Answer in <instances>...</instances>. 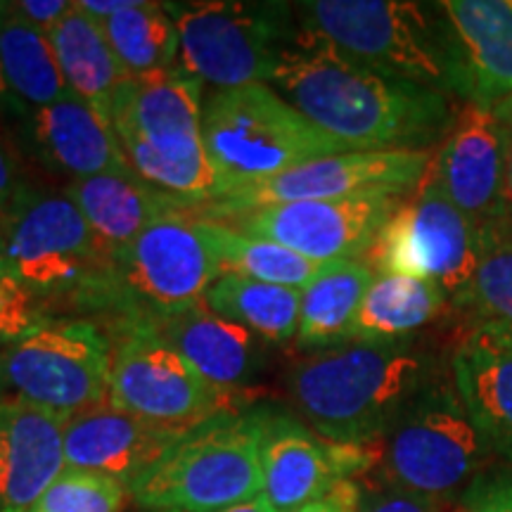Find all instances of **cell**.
<instances>
[{"label": "cell", "mask_w": 512, "mask_h": 512, "mask_svg": "<svg viewBox=\"0 0 512 512\" xmlns=\"http://www.w3.org/2000/svg\"><path fill=\"white\" fill-rule=\"evenodd\" d=\"M268 86L351 152L430 150L460 112L453 95L370 72L304 36Z\"/></svg>", "instance_id": "6da1fadb"}, {"label": "cell", "mask_w": 512, "mask_h": 512, "mask_svg": "<svg viewBox=\"0 0 512 512\" xmlns=\"http://www.w3.org/2000/svg\"><path fill=\"white\" fill-rule=\"evenodd\" d=\"M430 382L425 356L408 342H347L297 363L287 392L299 420L318 437L368 448Z\"/></svg>", "instance_id": "7a4b0ae2"}, {"label": "cell", "mask_w": 512, "mask_h": 512, "mask_svg": "<svg viewBox=\"0 0 512 512\" xmlns=\"http://www.w3.org/2000/svg\"><path fill=\"white\" fill-rule=\"evenodd\" d=\"M299 36L389 79L458 95V50L439 3L309 0L297 3Z\"/></svg>", "instance_id": "3957f363"}, {"label": "cell", "mask_w": 512, "mask_h": 512, "mask_svg": "<svg viewBox=\"0 0 512 512\" xmlns=\"http://www.w3.org/2000/svg\"><path fill=\"white\" fill-rule=\"evenodd\" d=\"M202 112V83L181 67L126 79L112 105V128L131 169L200 204L223 192L204 147Z\"/></svg>", "instance_id": "277c9868"}, {"label": "cell", "mask_w": 512, "mask_h": 512, "mask_svg": "<svg viewBox=\"0 0 512 512\" xmlns=\"http://www.w3.org/2000/svg\"><path fill=\"white\" fill-rule=\"evenodd\" d=\"M268 408L228 411L181 434L128 494L145 510L221 512L261 496Z\"/></svg>", "instance_id": "5b68a950"}, {"label": "cell", "mask_w": 512, "mask_h": 512, "mask_svg": "<svg viewBox=\"0 0 512 512\" xmlns=\"http://www.w3.org/2000/svg\"><path fill=\"white\" fill-rule=\"evenodd\" d=\"M223 275L219 256L195 214L152 223L136 240L110 249L105 273L83 294L79 309L110 318V328L202 302Z\"/></svg>", "instance_id": "8992f818"}, {"label": "cell", "mask_w": 512, "mask_h": 512, "mask_svg": "<svg viewBox=\"0 0 512 512\" xmlns=\"http://www.w3.org/2000/svg\"><path fill=\"white\" fill-rule=\"evenodd\" d=\"M202 136L221 197L313 159L351 152L266 83L211 95L202 112Z\"/></svg>", "instance_id": "52a82bcc"}, {"label": "cell", "mask_w": 512, "mask_h": 512, "mask_svg": "<svg viewBox=\"0 0 512 512\" xmlns=\"http://www.w3.org/2000/svg\"><path fill=\"white\" fill-rule=\"evenodd\" d=\"M368 448V479L453 505L494 460L456 387L434 380Z\"/></svg>", "instance_id": "ba28073f"}, {"label": "cell", "mask_w": 512, "mask_h": 512, "mask_svg": "<svg viewBox=\"0 0 512 512\" xmlns=\"http://www.w3.org/2000/svg\"><path fill=\"white\" fill-rule=\"evenodd\" d=\"M169 12L181 41L178 67L219 91L268 86L280 57L299 36L292 3L192 0L169 3Z\"/></svg>", "instance_id": "9c48e42d"}, {"label": "cell", "mask_w": 512, "mask_h": 512, "mask_svg": "<svg viewBox=\"0 0 512 512\" xmlns=\"http://www.w3.org/2000/svg\"><path fill=\"white\" fill-rule=\"evenodd\" d=\"M0 235L10 273L43 309L50 302L79 306L110 259V249L64 192L24 188Z\"/></svg>", "instance_id": "30bf717a"}, {"label": "cell", "mask_w": 512, "mask_h": 512, "mask_svg": "<svg viewBox=\"0 0 512 512\" xmlns=\"http://www.w3.org/2000/svg\"><path fill=\"white\" fill-rule=\"evenodd\" d=\"M112 339L83 318H48L0 358L12 399L69 420L110 399Z\"/></svg>", "instance_id": "8fae6325"}, {"label": "cell", "mask_w": 512, "mask_h": 512, "mask_svg": "<svg viewBox=\"0 0 512 512\" xmlns=\"http://www.w3.org/2000/svg\"><path fill=\"white\" fill-rule=\"evenodd\" d=\"M489 240L432 181L430 171L403 197L370 249L375 273L406 275L439 285L456 299L470 285Z\"/></svg>", "instance_id": "7c38bea8"}, {"label": "cell", "mask_w": 512, "mask_h": 512, "mask_svg": "<svg viewBox=\"0 0 512 512\" xmlns=\"http://www.w3.org/2000/svg\"><path fill=\"white\" fill-rule=\"evenodd\" d=\"M110 401L138 420L185 434L216 415L240 411L233 394L204 380L164 339L143 325L114 328Z\"/></svg>", "instance_id": "4fadbf2b"}, {"label": "cell", "mask_w": 512, "mask_h": 512, "mask_svg": "<svg viewBox=\"0 0 512 512\" xmlns=\"http://www.w3.org/2000/svg\"><path fill=\"white\" fill-rule=\"evenodd\" d=\"M432 150H368L313 159L285 174L204 202L195 216L223 221L245 211L287 202H337L396 197L403 200L422 183Z\"/></svg>", "instance_id": "5bb4252c"}, {"label": "cell", "mask_w": 512, "mask_h": 512, "mask_svg": "<svg viewBox=\"0 0 512 512\" xmlns=\"http://www.w3.org/2000/svg\"><path fill=\"white\" fill-rule=\"evenodd\" d=\"M399 202L396 197L287 202L245 211L219 223L256 238L278 242L318 264L363 261V256L373 249L384 223L392 219Z\"/></svg>", "instance_id": "9a60e30c"}, {"label": "cell", "mask_w": 512, "mask_h": 512, "mask_svg": "<svg viewBox=\"0 0 512 512\" xmlns=\"http://www.w3.org/2000/svg\"><path fill=\"white\" fill-rule=\"evenodd\" d=\"M370 448L318 437L302 420L268 408L261 437V498L278 512H297L342 482L370 472Z\"/></svg>", "instance_id": "2e32d148"}, {"label": "cell", "mask_w": 512, "mask_h": 512, "mask_svg": "<svg viewBox=\"0 0 512 512\" xmlns=\"http://www.w3.org/2000/svg\"><path fill=\"white\" fill-rule=\"evenodd\" d=\"M510 131L491 110L460 107L430 164L432 181L489 245L503 238V171Z\"/></svg>", "instance_id": "e0dca14e"}, {"label": "cell", "mask_w": 512, "mask_h": 512, "mask_svg": "<svg viewBox=\"0 0 512 512\" xmlns=\"http://www.w3.org/2000/svg\"><path fill=\"white\" fill-rule=\"evenodd\" d=\"M121 325H143L152 330L204 380L228 394H235L242 384L252 380L264 361V339L238 323L216 316L202 302L152 313Z\"/></svg>", "instance_id": "ac0fdd59"}, {"label": "cell", "mask_w": 512, "mask_h": 512, "mask_svg": "<svg viewBox=\"0 0 512 512\" xmlns=\"http://www.w3.org/2000/svg\"><path fill=\"white\" fill-rule=\"evenodd\" d=\"M64 418L0 399V512H31L67 470Z\"/></svg>", "instance_id": "d6986e66"}, {"label": "cell", "mask_w": 512, "mask_h": 512, "mask_svg": "<svg viewBox=\"0 0 512 512\" xmlns=\"http://www.w3.org/2000/svg\"><path fill=\"white\" fill-rule=\"evenodd\" d=\"M458 50V98L494 110L512 95V0L439 3Z\"/></svg>", "instance_id": "ffe728a7"}, {"label": "cell", "mask_w": 512, "mask_h": 512, "mask_svg": "<svg viewBox=\"0 0 512 512\" xmlns=\"http://www.w3.org/2000/svg\"><path fill=\"white\" fill-rule=\"evenodd\" d=\"M178 437L105 401L64 422V460L67 470L98 472L128 486Z\"/></svg>", "instance_id": "44dd1931"}, {"label": "cell", "mask_w": 512, "mask_h": 512, "mask_svg": "<svg viewBox=\"0 0 512 512\" xmlns=\"http://www.w3.org/2000/svg\"><path fill=\"white\" fill-rule=\"evenodd\" d=\"M64 195L81 209L107 249L126 247L166 216L197 214L202 207L147 183L133 169L79 178L64 188Z\"/></svg>", "instance_id": "7402d4cb"}, {"label": "cell", "mask_w": 512, "mask_h": 512, "mask_svg": "<svg viewBox=\"0 0 512 512\" xmlns=\"http://www.w3.org/2000/svg\"><path fill=\"white\" fill-rule=\"evenodd\" d=\"M27 119L38 155L72 181L131 169L110 121L74 93Z\"/></svg>", "instance_id": "603a6c76"}, {"label": "cell", "mask_w": 512, "mask_h": 512, "mask_svg": "<svg viewBox=\"0 0 512 512\" xmlns=\"http://www.w3.org/2000/svg\"><path fill=\"white\" fill-rule=\"evenodd\" d=\"M451 373L453 387L489 453L503 465H512V347L472 332L453 351Z\"/></svg>", "instance_id": "cb8c5ba5"}, {"label": "cell", "mask_w": 512, "mask_h": 512, "mask_svg": "<svg viewBox=\"0 0 512 512\" xmlns=\"http://www.w3.org/2000/svg\"><path fill=\"white\" fill-rule=\"evenodd\" d=\"M57 62L69 93L91 105L112 124V105L119 86L126 81L98 19L74 5V10L50 34Z\"/></svg>", "instance_id": "d4e9b609"}, {"label": "cell", "mask_w": 512, "mask_h": 512, "mask_svg": "<svg viewBox=\"0 0 512 512\" xmlns=\"http://www.w3.org/2000/svg\"><path fill=\"white\" fill-rule=\"evenodd\" d=\"M375 271L368 261H328L302 290L297 344L332 349L351 342L358 311Z\"/></svg>", "instance_id": "484cf974"}, {"label": "cell", "mask_w": 512, "mask_h": 512, "mask_svg": "<svg viewBox=\"0 0 512 512\" xmlns=\"http://www.w3.org/2000/svg\"><path fill=\"white\" fill-rule=\"evenodd\" d=\"M446 304L448 297L439 285L406 275L375 273L356 316L351 342H406V337L437 320Z\"/></svg>", "instance_id": "4316f807"}, {"label": "cell", "mask_w": 512, "mask_h": 512, "mask_svg": "<svg viewBox=\"0 0 512 512\" xmlns=\"http://www.w3.org/2000/svg\"><path fill=\"white\" fill-rule=\"evenodd\" d=\"M0 60L10 93L29 114L69 95L50 36L0 3Z\"/></svg>", "instance_id": "83f0119b"}, {"label": "cell", "mask_w": 512, "mask_h": 512, "mask_svg": "<svg viewBox=\"0 0 512 512\" xmlns=\"http://www.w3.org/2000/svg\"><path fill=\"white\" fill-rule=\"evenodd\" d=\"M202 304L216 316L238 323L271 344L297 339L302 290L259 283L242 275H221L204 292Z\"/></svg>", "instance_id": "f1b7e54d"}, {"label": "cell", "mask_w": 512, "mask_h": 512, "mask_svg": "<svg viewBox=\"0 0 512 512\" xmlns=\"http://www.w3.org/2000/svg\"><path fill=\"white\" fill-rule=\"evenodd\" d=\"M100 24L126 79L176 67L181 41L169 3L138 0L131 10L117 12Z\"/></svg>", "instance_id": "f546056e"}, {"label": "cell", "mask_w": 512, "mask_h": 512, "mask_svg": "<svg viewBox=\"0 0 512 512\" xmlns=\"http://www.w3.org/2000/svg\"><path fill=\"white\" fill-rule=\"evenodd\" d=\"M200 219V216H197ZM202 233L214 247L223 275H242V278L259 280V283L283 285L292 290H304L313 275L320 271L318 261L292 252L278 242L247 235L226 223L200 219Z\"/></svg>", "instance_id": "4dcf8cb0"}, {"label": "cell", "mask_w": 512, "mask_h": 512, "mask_svg": "<svg viewBox=\"0 0 512 512\" xmlns=\"http://www.w3.org/2000/svg\"><path fill=\"white\" fill-rule=\"evenodd\" d=\"M456 304L475 320L479 335L512 344V238H498L486 247Z\"/></svg>", "instance_id": "1f68e13d"}, {"label": "cell", "mask_w": 512, "mask_h": 512, "mask_svg": "<svg viewBox=\"0 0 512 512\" xmlns=\"http://www.w3.org/2000/svg\"><path fill=\"white\" fill-rule=\"evenodd\" d=\"M128 486L98 472L64 470L31 512H119Z\"/></svg>", "instance_id": "d6a6232c"}, {"label": "cell", "mask_w": 512, "mask_h": 512, "mask_svg": "<svg viewBox=\"0 0 512 512\" xmlns=\"http://www.w3.org/2000/svg\"><path fill=\"white\" fill-rule=\"evenodd\" d=\"M358 482L356 512H453L456 505L441 503L434 498L411 494V491L387 486L375 479L361 477Z\"/></svg>", "instance_id": "836d02e7"}, {"label": "cell", "mask_w": 512, "mask_h": 512, "mask_svg": "<svg viewBox=\"0 0 512 512\" xmlns=\"http://www.w3.org/2000/svg\"><path fill=\"white\" fill-rule=\"evenodd\" d=\"M453 512H512V465L482 472L463 491Z\"/></svg>", "instance_id": "e575fe53"}, {"label": "cell", "mask_w": 512, "mask_h": 512, "mask_svg": "<svg viewBox=\"0 0 512 512\" xmlns=\"http://www.w3.org/2000/svg\"><path fill=\"white\" fill-rule=\"evenodd\" d=\"M74 5V0H17V3H12V8L24 22L50 36L57 29V24L74 10Z\"/></svg>", "instance_id": "d590c367"}, {"label": "cell", "mask_w": 512, "mask_h": 512, "mask_svg": "<svg viewBox=\"0 0 512 512\" xmlns=\"http://www.w3.org/2000/svg\"><path fill=\"white\" fill-rule=\"evenodd\" d=\"M27 188L17 176V166L12 162L10 152L5 150V145L0 143V223L5 221V216L10 214L15 207L17 197L22 195V190Z\"/></svg>", "instance_id": "8d00e7d4"}, {"label": "cell", "mask_w": 512, "mask_h": 512, "mask_svg": "<svg viewBox=\"0 0 512 512\" xmlns=\"http://www.w3.org/2000/svg\"><path fill=\"white\" fill-rule=\"evenodd\" d=\"M356 501H358V482L351 479V482H342L332 494H328L320 501L306 505V508L297 512H356Z\"/></svg>", "instance_id": "74e56055"}, {"label": "cell", "mask_w": 512, "mask_h": 512, "mask_svg": "<svg viewBox=\"0 0 512 512\" xmlns=\"http://www.w3.org/2000/svg\"><path fill=\"white\" fill-rule=\"evenodd\" d=\"M503 238H512V136L505 150L503 171Z\"/></svg>", "instance_id": "f35d334b"}, {"label": "cell", "mask_w": 512, "mask_h": 512, "mask_svg": "<svg viewBox=\"0 0 512 512\" xmlns=\"http://www.w3.org/2000/svg\"><path fill=\"white\" fill-rule=\"evenodd\" d=\"M0 112L3 114H17V117H29V112L24 110L22 105H19L15 95L10 93L8 88V81H5V74H3V60H0Z\"/></svg>", "instance_id": "ab89813d"}, {"label": "cell", "mask_w": 512, "mask_h": 512, "mask_svg": "<svg viewBox=\"0 0 512 512\" xmlns=\"http://www.w3.org/2000/svg\"><path fill=\"white\" fill-rule=\"evenodd\" d=\"M145 512H174V510H145ZM221 512H278V510H273L271 505H268L264 498L259 496V498H254V501L235 505V508H228V510H221Z\"/></svg>", "instance_id": "60d3db41"}, {"label": "cell", "mask_w": 512, "mask_h": 512, "mask_svg": "<svg viewBox=\"0 0 512 512\" xmlns=\"http://www.w3.org/2000/svg\"><path fill=\"white\" fill-rule=\"evenodd\" d=\"M491 112L496 114L498 121H501V124L508 128L510 136H512V95H510V98H505L503 102H498V105Z\"/></svg>", "instance_id": "b9f144b4"}, {"label": "cell", "mask_w": 512, "mask_h": 512, "mask_svg": "<svg viewBox=\"0 0 512 512\" xmlns=\"http://www.w3.org/2000/svg\"><path fill=\"white\" fill-rule=\"evenodd\" d=\"M10 275V266H8V259H5V247H3V235H0V290H3V283L5 278Z\"/></svg>", "instance_id": "7bdbcfd3"}, {"label": "cell", "mask_w": 512, "mask_h": 512, "mask_svg": "<svg viewBox=\"0 0 512 512\" xmlns=\"http://www.w3.org/2000/svg\"><path fill=\"white\" fill-rule=\"evenodd\" d=\"M510 347H512V344H510Z\"/></svg>", "instance_id": "ee69618b"}]
</instances>
